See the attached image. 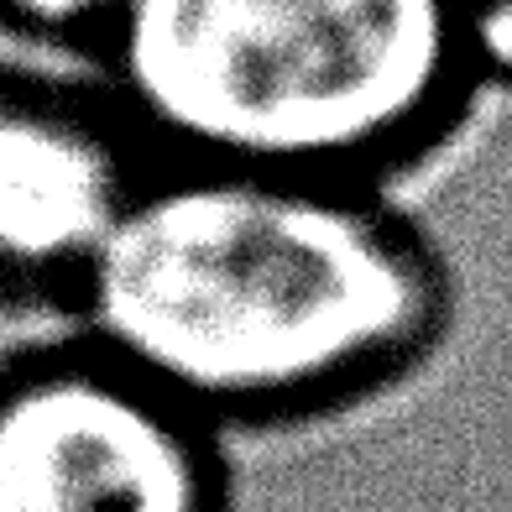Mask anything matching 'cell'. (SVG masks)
Returning <instances> with one entry per match:
<instances>
[{"mask_svg": "<svg viewBox=\"0 0 512 512\" xmlns=\"http://www.w3.org/2000/svg\"><path fill=\"white\" fill-rule=\"evenodd\" d=\"M0 512H225L215 429L89 345L0 382Z\"/></svg>", "mask_w": 512, "mask_h": 512, "instance_id": "3957f363", "label": "cell"}, {"mask_svg": "<svg viewBox=\"0 0 512 512\" xmlns=\"http://www.w3.org/2000/svg\"><path fill=\"white\" fill-rule=\"evenodd\" d=\"M147 168L115 100L0 84V283L79 288Z\"/></svg>", "mask_w": 512, "mask_h": 512, "instance_id": "277c9868", "label": "cell"}, {"mask_svg": "<svg viewBox=\"0 0 512 512\" xmlns=\"http://www.w3.org/2000/svg\"><path fill=\"white\" fill-rule=\"evenodd\" d=\"M121 0H0V21L37 37H84L100 42Z\"/></svg>", "mask_w": 512, "mask_h": 512, "instance_id": "5b68a950", "label": "cell"}, {"mask_svg": "<svg viewBox=\"0 0 512 512\" xmlns=\"http://www.w3.org/2000/svg\"><path fill=\"white\" fill-rule=\"evenodd\" d=\"M465 16H471V48H476L481 84L512 89V0H465Z\"/></svg>", "mask_w": 512, "mask_h": 512, "instance_id": "8992f818", "label": "cell"}, {"mask_svg": "<svg viewBox=\"0 0 512 512\" xmlns=\"http://www.w3.org/2000/svg\"><path fill=\"white\" fill-rule=\"evenodd\" d=\"M110 100L157 162L387 183L481 89L465 0H121Z\"/></svg>", "mask_w": 512, "mask_h": 512, "instance_id": "7a4b0ae2", "label": "cell"}, {"mask_svg": "<svg viewBox=\"0 0 512 512\" xmlns=\"http://www.w3.org/2000/svg\"><path fill=\"white\" fill-rule=\"evenodd\" d=\"M74 298L100 356L209 429L356 408L450 324L445 262L387 183L157 157Z\"/></svg>", "mask_w": 512, "mask_h": 512, "instance_id": "6da1fadb", "label": "cell"}]
</instances>
